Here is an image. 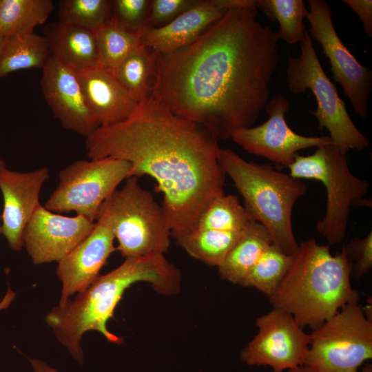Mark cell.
Segmentation results:
<instances>
[{
  "mask_svg": "<svg viewBox=\"0 0 372 372\" xmlns=\"http://www.w3.org/2000/svg\"><path fill=\"white\" fill-rule=\"evenodd\" d=\"M258 333L241 353L249 365L270 366L273 372L302 367L311 342L289 313L273 308L258 318Z\"/></svg>",
  "mask_w": 372,
  "mask_h": 372,
  "instance_id": "cell-14",
  "label": "cell"
},
{
  "mask_svg": "<svg viewBox=\"0 0 372 372\" xmlns=\"http://www.w3.org/2000/svg\"><path fill=\"white\" fill-rule=\"evenodd\" d=\"M112 7L110 0H63L59 21L95 31L111 17Z\"/></svg>",
  "mask_w": 372,
  "mask_h": 372,
  "instance_id": "cell-29",
  "label": "cell"
},
{
  "mask_svg": "<svg viewBox=\"0 0 372 372\" xmlns=\"http://www.w3.org/2000/svg\"><path fill=\"white\" fill-rule=\"evenodd\" d=\"M218 160L252 218L267 229L273 244L287 254H294L299 244L293 231L292 211L307 192L305 184L268 165L247 161L228 148H220Z\"/></svg>",
  "mask_w": 372,
  "mask_h": 372,
  "instance_id": "cell-5",
  "label": "cell"
},
{
  "mask_svg": "<svg viewBox=\"0 0 372 372\" xmlns=\"http://www.w3.org/2000/svg\"><path fill=\"white\" fill-rule=\"evenodd\" d=\"M157 53L141 44L118 66L113 75L138 103L151 96Z\"/></svg>",
  "mask_w": 372,
  "mask_h": 372,
  "instance_id": "cell-25",
  "label": "cell"
},
{
  "mask_svg": "<svg viewBox=\"0 0 372 372\" xmlns=\"http://www.w3.org/2000/svg\"><path fill=\"white\" fill-rule=\"evenodd\" d=\"M302 368L308 372H358L372 358V321L349 304L314 329Z\"/></svg>",
  "mask_w": 372,
  "mask_h": 372,
  "instance_id": "cell-9",
  "label": "cell"
},
{
  "mask_svg": "<svg viewBox=\"0 0 372 372\" xmlns=\"http://www.w3.org/2000/svg\"><path fill=\"white\" fill-rule=\"evenodd\" d=\"M360 19L365 32L372 37V1L371 0H343Z\"/></svg>",
  "mask_w": 372,
  "mask_h": 372,
  "instance_id": "cell-33",
  "label": "cell"
},
{
  "mask_svg": "<svg viewBox=\"0 0 372 372\" xmlns=\"http://www.w3.org/2000/svg\"><path fill=\"white\" fill-rule=\"evenodd\" d=\"M287 372H308V371H307L302 367H299L297 369L287 370Z\"/></svg>",
  "mask_w": 372,
  "mask_h": 372,
  "instance_id": "cell-36",
  "label": "cell"
},
{
  "mask_svg": "<svg viewBox=\"0 0 372 372\" xmlns=\"http://www.w3.org/2000/svg\"><path fill=\"white\" fill-rule=\"evenodd\" d=\"M1 234V224H0V234Z\"/></svg>",
  "mask_w": 372,
  "mask_h": 372,
  "instance_id": "cell-38",
  "label": "cell"
},
{
  "mask_svg": "<svg viewBox=\"0 0 372 372\" xmlns=\"http://www.w3.org/2000/svg\"><path fill=\"white\" fill-rule=\"evenodd\" d=\"M289 108V100L278 94L265 108L269 116L265 122L234 130L229 138L247 152L283 167H288L302 149L333 144L329 136H307L296 133L285 120Z\"/></svg>",
  "mask_w": 372,
  "mask_h": 372,
  "instance_id": "cell-13",
  "label": "cell"
},
{
  "mask_svg": "<svg viewBox=\"0 0 372 372\" xmlns=\"http://www.w3.org/2000/svg\"><path fill=\"white\" fill-rule=\"evenodd\" d=\"M180 281L179 270L164 254L125 258L117 268L99 276L74 300L69 299L63 305L53 307L45 320L60 343L82 364L81 342L87 331H99L114 344L123 342L106 324L128 287L138 282H147L158 293L172 295L179 291Z\"/></svg>",
  "mask_w": 372,
  "mask_h": 372,
  "instance_id": "cell-3",
  "label": "cell"
},
{
  "mask_svg": "<svg viewBox=\"0 0 372 372\" xmlns=\"http://www.w3.org/2000/svg\"><path fill=\"white\" fill-rule=\"evenodd\" d=\"M54 8L52 0H0V38L34 31Z\"/></svg>",
  "mask_w": 372,
  "mask_h": 372,
  "instance_id": "cell-26",
  "label": "cell"
},
{
  "mask_svg": "<svg viewBox=\"0 0 372 372\" xmlns=\"http://www.w3.org/2000/svg\"><path fill=\"white\" fill-rule=\"evenodd\" d=\"M300 45V56H289L287 59L286 76L289 91L300 94L309 90L313 93L317 107L309 112L316 118L318 128L329 132L332 142L342 153L368 147L369 139L351 120L336 87L319 61L308 31Z\"/></svg>",
  "mask_w": 372,
  "mask_h": 372,
  "instance_id": "cell-8",
  "label": "cell"
},
{
  "mask_svg": "<svg viewBox=\"0 0 372 372\" xmlns=\"http://www.w3.org/2000/svg\"><path fill=\"white\" fill-rule=\"evenodd\" d=\"M253 220L237 196L224 194L207 206L191 232L176 240L192 257L218 267Z\"/></svg>",
  "mask_w": 372,
  "mask_h": 372,
  "instance_id": "cell-12",
  "label": "cell"
},
{
  "mask_svg": "<svg viewBox=\"0 0 372 372\" xmlns=\"http://www.w3.org/2000/svg\"><path fill=\"white\" fill-rule=\"evenodd\" d=\"M90 109L100 126L127 119L136 102L110 72L99 66L75 71Z\"/></svg>",
  "mask_w": 372,
  "mask_h": 372,
  "instance_id": "cell-20",
  "label": "cell"
},
{
  "mask_svg": "<svg viewBox=\"0 0 372 372\" xmlns=\"http://www.w3.org/2000/svg\"><path fill=\"white\" fill-rule=\"evenodd\" d=\"M308 3V32L322 46L334 81L342 87L355 114L364 119L367 115L372 87V70L362 65L341 41L328 3L324 0H309Z\"/></svg>",
  "mask_w": 372,
  "mask_h": 372,
  "instance_id": "cell-11",
  "label": "cell"
},
{
  "mask_svg": "<svg viewBox=\"0 0 372 372\" xmlns=\"http://www.w3.org/2000/svg\"><path fill=\"white\" fill-rule=\"evenodd\" d=\"M288 168L295 178L313 179L324 185L326 210L317 230L329 245L341 242L347 234L351 207L369 204L362 198L368 192V183L351 173L347 154L333 144L318 147L311 155L298 154Z\"/></svg>",
  "mask_w": 372,
  "mask_h": 372,
  "instance_id": "cell-7",
  "label": "cell"
},
{
  "mask_svg": "<svg viewBox=\"0 0 372 372\" xmlns=\"http://www.w3.org/2000/svg\"><path fill=\"white\" fill-rule=\"evenodd\" d=\"M272 243L267 229L260 223L251 220L218 267L220 276L240 285L264 251Z\"/></svg>",
  "mask_w": 372,
  "mask_h": 372,
  "instance_id": "cell-22",
  "label": "cell"
},
{
  "mask_svg": "<svg viewBox=\"0 0 372 372\" xmlns=\"http://www.w3.org/2000/svg\"><path fill=\"white\" fill-rule=\"evenodd\" d=\"M50 56L44 36L34 31L15 34L4 40L0 52V78L22 70H42Z\"/></svg>",
  "mask_w": 372,
  "mask_h": 372,
  "instance_id": "cell-23",
  "label": "cell"
},
{
  "mask_svg": "<svg viewBox=\"0 0 372 372\" xmlns=\"http://www.w3.org/2000/svg\"><path fill=\"white\" fill-rule=\"evenodd\" d=\"M3 43H4V40L0 38V52L3 48Z\"/></svg>",
  "mask_w": 372,
  "mask_h": 372,
  "instance_id": "cell-37",
  "label": "cell"
},
{
  "mask_svg": "<svg viewBox=\"0 0 372 372\" xmlns=\"http://www.w3.org/2000/svg\"><path fill=\"white\" fill-rule=\"evenodd\" d=\"M257 14L242 0L191 43L157 53L150 96L218 141L253 126L280 59L277 32Z\"/></svg>",
  "mask_w": 372,
  "mask_h": 372,
  "instance_id": "cell-1",
  "label": "cell"
},
{
  "mask_svg": "<svg viewBox=\"0 0 372 372\" xmlns=\"http://www.w3.org/2000/svg\"><path fill=\"white\" fill-rule=\"evenodd\" d=\"M256 8L278 21L277 36L289 44L300 43L307 32L304 19L308 10L302 0H255Z\"/></svg>",
  "mask_w": 372,
  "mask_h": 372,
  "instance_id": "cell-27",
  "label": "cell"
},
{
  "mask_svg": "<svg viewBox=\"0 0 372 372\" xmlns=\"http://www.w3.org/2000/svg\"><path fill=\"white\" fill-rule=\"evenodd\" d=\"M98 65L112 74L121 63L142 44L140 32L132 31L113 17L94 31Z\"/></svg>",
  "mask_w": 372,
  "mask_h": 372,
  "instance_id": "cell-24",
  "label": "cell"
},
{
  "mask_svg": "<svg viewBox=\"0 0 372 372\" xmlns=\"http://www.w3.org/2000/svg\"><path fill=\"white\" fill-rule=\"evenodd\" d=\"M196 1V0L150 1L143 30L158 28L168 24Z\"/></svg>",
  "mask_w": 372,
  "mask_h": 372,
  "instance_id": "cell-31",
  "label": "cell"
},
{
  "mask_svg": "<svg viewBox=\"0 0 372 372\" xmlns=\"http://www.w3.org/2000/svg\"><path fill=\"white\" fill-rule=\"evenodd\" d=\"M343 249L352 263L351 277L359 280L372 267V231L364 238H354Z\"/></svg>",
  "mask_w": 372,
  "mask_h": 372,
  "instance_id": "cell-32",
  "label": "cell"
},
{
  "mask_svg": "<svg viewBox=\"0 0 372 372\" xmlns=\"http://www.w3.org/2000/svg\"><path fill=\"white\" fill-rule=\"evenodd\" d=\"M28 360L33 368L34 372H58L56 369L50 366L41 360L32 358H28Z\"/></svg>",
  "mask_w": 372,
  "mask_h": 372,
  "instance_id": "cell-34",
  "label": "cell"
},
{
  "mask_svg": "<svg viewBox=\"0 0 372 372\" xmlns=\"http://www.w3.org/2000/svg\"><path fill=\"white\" fill-rule=\"evenodd\" d=\"M43 36L51 56L74 71L98 65L94 31L58 21L46 25Z\"/></svg>",
  "mask_w": 372,
  "mask_h": 372,
  "instance_id": "cell-21",
  "label": "cell"
},
{
  "mask_svg": "<svg viewBox=\"0 0 372 372\" xmlns=\"http://www.w3.org/2000/svg\"><path fill=\"white\" fill-rule=\"evenodd\" d=\"M49 176L47 167L17 172L9 169L0 159V191L3 200L1 233L14 251L23 247V231L40 205L39 195Z\"/></svg>",
  "mask_w": 372,
  "mask_h": 372,
  "instance_id": "cell-17",
  "label": "cell"
},
{
  "mask_svg": "<svg viewBox=\"0 0 372 372\" xmlns=\"http://www.w3.org/2000/svg\"><path fill=\"white\" fill-rule=\"evenodd\" d=\"M131 164L111 157L79 160L59 172V183L44 205L56 212L74 211L95 222L102 203L130 177Z\"/></svg>",
  "mask_w": 372,
  "mask_h": 372,
  "instance_id": "cell-10",
  "label": "cell"
},
{
  "mask_svg": "<svg viewBox=\"0 0 372 372\" xmlns=\"http://www.w3.org/2000/svg\"><path fill=\"white\" fill-rule=\"evenodd\" d=\"M95 226V222L83 216H63L40 204L23 231V247L35 265L58 262Z\"/></svg>",
  "mask_w": 372,
  "mask_h": 372,
  "instance_id": "cell-15",
  "label": "cell"
},
{
  "mask_svg": "<svg viewBox=\"0 0 372 372\" xmlns=\"http://www.w3.org/2000/svg\"><path fill=\"white\" fill-rule=\"evenodd\" d=\"M114 239L108 227L96 223L93 231L58 262L56 271L62 282L58 305H63L71 296L84 291L96 279L109 256L116 249Z\"/></svg>",
  "mask_w": 372,
  "mask_h": 372,
  "instance_id": "cell-18",
  "label": "cell"
},
{
  "mask_svg": "<svg viewBox=\"0 0 372 372\" xmlns=\"http://www.w3.org/2000/svg\"><path fill=\"white\" fill-rule=\"evenodd\" d=\"M362 372H372V366L371 364H366L362 370Z\"/></svg>",
  "mask_w": 372,
  "mask_h": 372,
  "instance_id": "cell-35",
  "label": "cell"
},
{
  "mask_svg": "<svg viewBox=\"0 0 372 372\" xmlns=\"http://www.w3.org/2000/svg\"><path fill=\"white\" fill-rule=\"evenodd\" d=\"M149 4V0H114L111 16L127 29L140 32L144 29Z\"/></svg>",
  "mask_w": 372,
  "mask_h": 372,
  "instance_id": "cell-30",
  "label": "cell"
},
{
  "mask_svg": "<svg viewBox=\"0 0 372 372\" xmlns=\"http://www.w3.org/2000/svg\"><path fill=\"white\" fill-rule=\"evenodd\" d=\"M351 268L343 247L332 255L329 245L314 238L302 241L269 302L290 313L300 327L316 329L346 305L358 303L359 292L350 281Z\"/></svg>",
  "mask_w": 372,
  "mask_h": 372,
  "instance_id": "cell-4",
  "label": "cell"
},
{
  "mask_svg": "<svg viewBox=\"0 0 372 372\" xmlns=\"http://www.w3.org/2000/svg\"><path fill=\"white\" fill-rule=\"evenodd\" d=\"M241 0H196L168 24L140 32L142 44L158 54L169 53L198 38Z\"/></svg>",
  "mask_w": 372,
  "mask_h": 372,
  "instance_id": "cell-19",
  "label": "cell"
},
{
  "mask_svg": "<svg viewBox=\"0 0 372 372\" xmlns=\"http://www.w3.org/2000/svg\"><path fill=\"white\" fill-rule=\"evenodd\" d=\"M85 148L91 159L127 161L130 177L145 175L155 180L176 239L191 232L207 206L225 194L218 140L152 96L125 121L99 127L86 137Z\"/></svg>",
  "mask_w": 372,
  "mask_h": 372,
  "instance_id": "cell-2",
  "label": "cell"
},
{
  "mask_svg": "<svg viewBox=\"0 0 372 372\" xmlns=\"http://www.w3.org/2000/svg\"><path fill=\"white\" fill-rule=\"evenodd\" d=\"M293 260L274 244L264 251L240 285L254 287L268 297L276 291Z\"/></svg>",
  "mask_w": 372,
  "mask_h": 372,
  "instance_id": "cell-28",
  "label": "cell"
},
{
  "mask_svg": "<svg viewBox=\"0 0 372 372\" xmlns=\"http://www.w3.org/2000/svg\"><path fill=\"white\" fill-rule=\"evenodd\" d=\"M95 222L108 227L122 256L164 254L170 245L171 229L154 196L130 176L101 205Z\"/></svg>",
  "mask_w": 372,
  "mask_h": 372,
  "instance_id": "cell-6",
  "label": "cell"
},
{
  "mask_svg": "<svg viewBox=\"0 0 372 372\" xmlns=\"http://www.w3.org/2000/svg\"><path fill=\"white\" fill-rule=\"evenodd\" d=\"M40 85L47 104L65 129L87 137L100 127L74 70L50 56L42 68Z\"/></svg>",
  "mask_w": 372,
  "mask_h": 372,
  "instance_id": "cell-16",
  "label": "cell"
}]
</instances>
